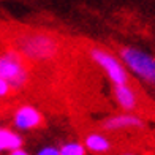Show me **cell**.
I'll return each mask as SVG.
<instances>
[{"mask_svg": "<svg viewBox=\"0 0 155 155\" xmlns=\"http://www.w3.org/2000/svg\"><path fill=\"white\" fill-rule=\"evenodd\" d=\"M84 146H86L87 152H92L97 155H101V153H106L111 150V141L106 135L103 133H98V131H92L84 138Z\"/></svg>", "mask_w": 155, "mask_h": 155, "instance_id": "8", "label": "cell"}, {"mask_svg": "<svg viewBox=\"0 0 155 155\" xmlns=\"http://www.w3.org/2000/svg\"><path fill=\"white\" fill-rule=\"evenodd\" d=\"M0 78L8 81L13 90H21L29 84L30 70L18 49L13 48L0 52Z\"/></svg>", "mask_w": 155, "mask_h": 155, "instance_id": "3", "label": "cell"}, {"mask_svg": "<svg viewBox=\"0 0 155 155\" xmlns=\"http://www.w3.org/2000/svg\"><path fill=\"white\" fill-rule=\"evenodd\" d=\"M144 127V120L135 112H120L104 119L103 128L106 131H122V130H139Z\"/></svg>", "mask_w": 155, "mask_h": 155, "instance_id": "6", "label": "cell"}, {"mask_svg": "<svg viewBox=\"0 0 155 155\" xmlns=\"http://www.w3.org/2000/svg\"><path fill=\"white\" fill-rule=\"evenodd\" d=\"M6 155H30L29 152H27L24 147H18V149H15V150H11V152H8Z\"/></svg>", "mask_w": 155, "mask_h": 155, "instance_id": "13", "label": "cell"}, {"mask_svg": "<svg viewBox=\"0 0 155 155\" xmlns=\"http://www.w3.org/2000/svg\"><path fill=\"white\" fill-rule=\"evenodd\" d=\"M45 122V117L38 108L32 104H21L13 112V125L18 131H30L40 128Z\"/></svg>", "mask_w": 155, "mask_h": 155, "instance_id": "5", "label": "cell"}, {"mask_svg": "<svg viewBox=\"0 0 155 155\" xmlns=\"http://www.w3.org/2000/svg\"><path fill=\"white\" fill-rule=\"evenodd\" d=\"M22 146H24V139L16 130L0 127V155L8 153Z\"/></svg>", "mask_w": 155, "mask_h": 155, "instance_id": "9", "label": "cell"}, {"mask_svg": "<svg viewBox=\"0 0 155 155\" xmlns=\"http://www.w3.org/2000/svg\"><path fill=\"white\" fill-rule=\"evenodd\" d=\"M60 155H87V149L84 143L79 141H68L59 147Z\"/></svg>", "mask_w": 155, "mask_h": 155, "instance_id": "10", "label": "cell"}, {"mask_svg": "<svg viewBox=\"0 0 155 155\" xmlns=\"http://www.w3.org/2000/svg\"><path fill=\"white\" fill-rule=\"evenodd\" d=\"M122 155H135V153H130V152H128V153H122Z\"/></svg>", "mask_w": 155, "mask_h": 155, "instance_id": "14", "label": "cell"}, {"mask_svg": "<svg viewBox=\"0 0 155 155\" xmlns=\"http://www.w3.org/2000/svg\"><path fill=\"white\" fill-rule=\"evenodd\" d=\"M11 92H13V89H11V86H10V82L0 78V98L8 97Z\"/></svg>", "mask_w": 155, "mask_h": 155, "instance_id": "11", "label": "cell"}, {"mask_svg": "<svg viewBox=\"0 0 155 155\" xmlns=\"http://www.w3.org/2000/svg\"><path fill=\"white\" fill-rule=\"evenodd\" d=\"M112 97H114L116 104L125 112H135L139 104L138 94L130 82L112 86Z\"/></svg>", "mask_w": 155, "mask_h": 155, "instance_id": "7", "label": "cell"}, {"mask_svg": "<svg viewBox=\"0 0 155 155\" xmlns=\"http://www.w3.org/2000/svg\"><path fill=\"white\" fill-rule=\"evenodd\" d=\"M87 52H89L90 60L108 76V79L112 82V86L130 82V71L127 70V67L124 65V62L120 60L119 55L112 54L109 49H104L100 46L89 48Z\"/></svg>", "mask_w": 155, "mask_h": 155, "instance_id": "4", "label": "cell"}, {"mask_svg": "<svg viewBox=\"0 0 155 155\" xmlns=\"http://www.w3.org/2000/svg\"><path fill=\"white\" fill-rule=\"evenodd\" d=\"M37 155H60L59 147H54V146H45L37 152Z\"/></svg>", "mask_w": 155, "mask_h": 155, "instance_id": "12", "label": "cell"}, {"mask_svg": "<svg viewBox=\"0 0 155 155\" xmlns=\"http://www.w3.org/2000/svg\"><path fill=\"white\" fill-rule=\"evenodd\" d=\"M117 55L127 70L149 86H155V57L136 46H120Z\"/></svg>", "mask_w": 155, "mask_h": 155, "instance_id": "2", "label": "cell"}, {"mask_svg": "<svg viewBox=\"0 0 155 155\" xmlns=\"http://www.w3.org/2000/svg\"><path fill=\"white\" fill-rule=\"evenodd\" d=\"M15 49L27 62H51L60 52V41L54 33L46 30H27L15 38Z\"/></svg>", "mask_w": 155, "mask_h": 155, "instance_id": "1", "label": "cell"}]
</instances>
